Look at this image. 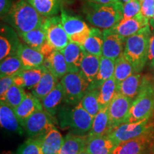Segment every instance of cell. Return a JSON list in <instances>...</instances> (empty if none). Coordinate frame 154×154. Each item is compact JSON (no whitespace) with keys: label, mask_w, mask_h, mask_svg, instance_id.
I'll use <instances>...</instances> for the list:
<instances>
[{"label":"cell","mask_w":154,"mask_h":154,"mask_svg":"<svg viewBox=\"0 0 154 154\" xmlns=\"http://www.w3.org/2000/svg\"><path fill=\"white\" fill-rule=\"evenodd\" d=\"M44 19L26 0L17 2L8 14L3 17V20L8 23L19 36L41 27Z\"/></svg>","instance_id":"1"},{"label":"cell","mask_w":154,"mask_h":154,"mask_svg":"<svg viewBox=\"0 0 154 154\" xmlns=\"http://www.w3.org/2000/svg\"><path fill=\"white\" fill-rule=\"evenodd\" d=\"M123 4L121 1L110 4L86 2L83 11L90 24L104 30L112 29L122 20Z\"/></svg>","instance_id":"2"},{"label":"cell","mask_w":154,"mask_h":154,"mask_svg":"<svg viewBox=\"0 0 154 154\" xmlns=\"http://www.w3.org/2000/svg\"><path fill=\"white\" fill-rule=\"evenodd\" d=\"M151 35V29L149 24L126 40L124 54L136 73L141 72L148 62Z\"/></svg>","instance_id":"3"},{"label":"cell","mask_w":154,"mask_h":154,"mask_svg":"<svg viewBox=\"0 0 154 154\" xmlns=\"http://www.w3.org/2000/svg\"><path fill=\"white\" fill-rule=\"evenodd\" d=\"M57 116L61 128L69 129L72 134L87 136L92 128L94 117L79 103L60 108Z\"/></svg>","instance_id":"4"},{"label":"cell","mask_w":154,"mask_h":154,"mask_svg":"<svg viewBox=\"0 0 154 154\" xmlns=\"http://www.w3.org/2000/svg\"><path fill=\"white\" fill-rule=\"evenodd\" d=\"M154 113V82L149 75L143 76L139 94L133 101L126 123H135L150 119Z\"/></svg>","instance_id":"5"},{"label":"cell","mask_w":154,"mask_h":154,"mask_svg":"<svg viewBox=\"0 0 154 154\" xmlns=\"http://www.w3.org/2000/svg\"><path fill=\"white\" fill-rule=\"evenodd\" d=\"M63 91V102L67 106H76L88 91L89 82L82 73L69 72L60 80Z\"/></svg>","instance_id":"6"},{"label":"cell","mask_w":154,"mask_h":154,"mask_svg":"<svg viewBox=\"0 0 154 154\" xmlns=\"http://www.w3.org/2000/svg\"><path fill=\"white\" fill-rule=\"evenodd\" d=\"M153 126L150 119L135 123H124L119 126L107 135L116 146L123 142L139 138L144 135L152 134Z\"/></svg>","instance_id":"7"},{"label":"cell","mask_w":154,"mask_h":154,"mask_svg":"<svg viewBox=\"0 0 154 154\" xmlns=\"http://www.w3.org/2000/svg\"><path fill=\"white\" fill-rule=\"evenodd\" d=\"M47 40L55 50H61L68 45L70 39L61 23V17H44L43 24Z\"/></svg>","instance_id":"8"},{"label":"cell","mask_w":154,"mask_h":154,"mask_svg":"<svg viewBox=\"0 0 154 154\" xmlns=\"http://www.w3.org/2000/svg\"><path fill=\"white\" fill-rule=\"evenodd\" d=\"M61 19L70 42L82 47L89 36L91 29L79 17L69 14L63 9L61 11Z\"/></svg>","instance_id":"9"},{"label":"cell","mask_w":154,"mask_h":154,"mask_svg":"<svg viewBox=\"0 0 154 154\" xmlns=\"http://www.w3.org/2000/svg\"><path fill=\"white\" fill-rule=\"evenodd\" d=\"M134 100L120 93L116 94L108 107L109 116V133L122 124L128 119Z\"/></svg>","instance_id":"10"},{"label":"cell","mask_w":154,"mask_h":154,"mask_svg":"<svg viewBox=\"0 0 154 154\" xmlns=\"http://www.w3.org/2000/svg\"><path fill=\"white\" fill-rule=\"evenodd\" d=\"M22 126L30 138L40 137L55 127L52 118L44 109L28 117L24 121Z\"/></svg>","instance_id":"11"},{"label":"cell","mask_w":154,"mask_h":154,"mask_svg":"<svg viewBox=\"0 0 154 154\" xmlns=\"http://www.w3.org/2000/svg\"><path fill=\"white\" fill-rule=\"evenodd\" d=\"M103 57L116 61L124 54L126 38L116 33L112 29L103 30Z\"/></svg>","instance_id":"12"},{"label":"cell","mask_w":154,"mask_h":154,"mask_svg":"<svg viewBox=\"0 0 154 154\" xmlns=\"http://www.w3.org/2000/svg\"><path fill=\"white\" fill-rule=\"evenodd\" d=\"M19 34L12 27L4 24L1 26L0 34V59L4 60L9 56L17 54L21 42Z\"/></svg>","instance_id":"13"},{"label":"cell","mask_w":154,"mask_h":154,"mask_svg":"<svg viewBox=\"0 0 154 154\" xmlns=\"http://www.w3.org/2000/svg\"><path fill=\"white\" fill-rule=\"evenodd\" d=\"M148 18L143 16L141 11L136 17L131 19H122L112 29L123 38H126L136 34L138 31L149 24Z\"/></svg>","instance_id":"14"},{"label":"cell","mask_w":154,"mask_h":154,"mask_svg":"<svg viewBox=\"0 0 154 154\" xmlns=\"http://www.w3.org/2000/svg\"><path fill=\"white\" fill-rule=\"evenodd\" d=\"M153 138L152 134L123 142L116 146L111 154H143Z\"/></svg>","instance_id":"15"},{"label":"cell","mask_w":154,"mask_h":154,"mask_svg":"<svg viewBox=\"0 0 154 154\" xmlns=\"http://www.w3.org/2000/svg\"><path fill=\"white\" fill-rule=\"evenodd\" d=\"M0 124L2 128L9 131L19 135L24 134V129L15 113L14 109L3 101H0Z\"/></svg>","instance_id":"16"},{"label":"cell","mask_w":154,"mask_h":154,"mask_svg":"<svg viewBox=\"0 0 154 154\" xmlns=\"http://www.w3.org/2000/svg\"><path fill=\"white\" fill-rule=\"evenodd\" d=\"M17 54L22 61L24 69L41 66L44 65L46 59L39 51L22 43L19 45Z\"/></svg>","instance_id":"17"},{"label":"cell","mask_w":154,"mask_h":154,"mask_svg":"<svg viewBox=\"0 0 154 154\" xmlns=\"http://www.w3.org/2000/svg\"><path fill=\"white\" fill-rule=\"evenodd\" d=\"M46 67L44 65L36 68L24 69L14 76V84L27 89H33L43 76Z\"/></svg>","instance_id":"18"},{"label":"cell","mask_w":154,"mask_h":154,"mask_svg":"<svg viewBox=\"0 0 154 154\" xmlns=\"http://www.w3.org/2000/svg\"><path fill=\"white\" fill-rule=\"evenodd\" d=\"M60 51L66 59L69 72H80L81 64L86 52L82 46L70 42L66 47Z\"/></svg>","instance_id":"19"},{"label":"cell","mask_w":154,"mask_h":154,"mask_svg":"<svg viewBox=\"0 0 154 154\" xmlns=\"http://www.w3.org/2000/svg\"><path fill=\"white\" fill-rule=\"evenodd\" d=\"M44 66L59 79L69 72L66 61L60 50H54L49 57L46 58Z\"/></svg>","instance_id":"20"},{"label":"cell","mask_w":154,"mask_h":154,"mask_svg":"<svg viewBox=\"0 0 154 154\" xmlns=\"http://www.w3.org/2000/svg\"><path fill=\"white\" fill-rule=\"evenodd\" d=\"M42 102L32 93H26L22 103L14 109L15 113L22 125L28 117L36 111L43 110Z\"/></svg>","instance_id":"21"},{"label":"cell","mask_w":154,"mask_h":154,"mask_svg":"<svg viewBox=\"0 0 154 154\" xmlns=\"http://www.w3.org/2000/svg\"><path fill=\"white\" fill-rule=\"evenodd\" d=\"M43 154H58L62 147L64 138L56 127L40 136Z\"/></svg>","instance_id":"22"},{"label":"cell","mask_w":154,"mask_h":154,"mask_svg":"<svg viewBox=\"0 0 154 154\" xmlns=\"http://www.w3.org/2000/svg\"><path fill=\"white\" fill-rule=\"evenodd\" d=\"M63 101V91L61 83L59 82L50 93L41 100L44 110L51 118L57 114L60 104Z\"/></svg>","instance_id":"23"},{"label":"cell","mask_w":154,"mask_h":154,"mask_svg":"<svg viewBox=\"0 0 154 154\" xmlns=\"http://www.w3.org/2000/svg\"><path fill=\"white\" fill-rule=\"evenodd\" d=\"M143 76L140 73H134L118 85V92L134 100L139 94L143 84Z\"/></svg>","instance_id":"24"},{"label":"cell","mask_w":154,"mask_h":154,"mask_svg":"<svg viewBox=\"0 0 154 154\" xmlns=\"http://www.w3.org/2000/svg\"><path fill=\"white\" fill-rule=\"evenodd\" d=\"M109 116L108 107L102 109L94 117L93 124L90 132L87 135L88 139L99 136H106L109 134Z\"/></svg>","instance_id":"25"},{"label":"cell","mask_w":154,"mask_h":154,"mask_svg":"<svg viewBox=\"0 0 154 154\" xmlns=\"http://www.w3.org/2000/svg\"><path fill=\"white\" fill-rule=\"evenodd\" d=\"M87 141V136H79L69 133L58 154H79L85 151Z\"/></svg>","instance_id":"26"},{"label":"cell","mask_w":154,"mask_h":154,"mask_svg":"<svg viewBox=\"0 0 154 154\" xmlns=\"http://www.w3.org/2000/svg\"><path fill=\"white\" fill-rule=\"evenodd\" d=\"M115 147L116 144L106 135L88 139L85 151L90 154H111Z\"/></svg>","instance_id":"27"},{"label":"cell","mask_w":154,"mask_h":154,"mask_svg":"<svg viewBox=\"0 0 154 154\" xmlns=\"http://www.w3.org/2000/svg\"><path fill=\"white\" fill-rule=\"evenodd\" d=\"M114 70L115 61L102 56L100 60L99 72L94 82L88 88V91L93 89H99L106 81L113 77Z\"/></svg>","instance_id":"28"},{"label":"cell","mask_w":154,"mask_h":154,"mask_svg":"<svg viewBox=\"0 0 154 154\" xmlns=\"http://www.w3.org/2000/svg\"><path fill=\"white\" fill-rule=\"evenodd\" d=\"M59 83V79L46 68L41 80L32 89V94L40 101L47 96Z\"/></svg>","instance_id":"29"},{"label":"cell","mask_w":154,"mask_h":154,"mask_svg":"<svg viewBox=\"0 0 154 154\" xmlns=\"http://www.w3.org/2000/svg\"><path fill=\"white\" fill-rule=\"evenodd\" d=\"M101 57L85 52L84 59L81 64L80 72L89 82L90 86L94 82L99 72Z\"/></svg>","instance_id":"30"},{"label":"cell","mask_w":154,"mask_h":154,"mask_svg":"<svg viewBox=\"0 0 154 154\" xmlns=\"http://www.w3.org/2000/svg\"><path fill=\"white\" fill-rule=\"evenodd\" d=\"M103 44V31H101L99 28H92L89 36L83 44L82 47L86 52L101 57H102Z\"/></svg>","instance_id":"31"},{"label":"cell","mask_w":154,"mask_h":154,"mask_svg":"<svg viewBox=\"0 0 154 154\" xmlns=\"http://www.w3.org/2000/svg\"><path fill=\"white\" fill-rule=\"evenodd\" d=\"M118 93V84L114 77L109 79L99 88V103L101 109L109 107L116 94Z\"/></svg>","instance_id":"32"},{"label":"cell","mask_w":154,"mask_h":154,"mask_svg":"<svg viewBox=\"0 0 154 154\" xmlns=\"http://www.w3.org/2000/svg\"><path fill=\"white\" fill-rule=\"evenodd\" d=\"M24 69V66L17 54L11 55L1 61L0 76H15Z\"/></svg>","instance_id":"33"},{"label":"cell","mask_w":154,"mask_h":154,"mask_svg":"<svg viewBox=\"0 0 154 154\" xmlns=\"http://www.w3.org/2000/svg\"><path fill=\"white\" fill-rule=\"evenodd\" d=\"M44 17L55 16L59 12L60 3L58 0H26Z\"/></svg>","instance_id":"34"},{"label":"cell","mask_w":154,"mask_h":154,"mask_svg":"<svg viewBox=\"0 0 154 154\" xmlns=\"http://www.w3.org/2000/svg\"><path fill=\"white\" fill-rule=\"evenodd\" d=\"M26 44L40 51L43 46L47 42L46 32L43 26L36 29L19 36Z\"/></svg>","instance_id":"35"},{"label":"cell","mask_w":154,"mask_h":154,"mask_svg":"<svg viewBox=\"0 0 154 154\" xmlns=\"http://www.w3.org/2000/svg\"><path fill=\"white\" fill-rule=\"evenodd\" d=\"M134 73L136 72L134 66L126 59L124 54L121 55L119 59L115 61V70L113 77L118 85L128 77L134 74Z\"/></svg>","instance_id":"36"},{"label":"cell","mask_w":154,"mask_h":154,"mask_svg":"<svg viewBox=\"0 0 154 154\" xmlns=\"http://www.w3.org/2000/svg\"><path fill=\"white\" fill-rule=\"evenodd\" d=\"M79 104L87 112L94 117L101 110L99 103V89L88 91L81 100Z\"/></svg>","instance_id":"37"},{"label":"cell","mask_w":154,"mask_h":154,"mask_svg":"<svg viewBox=\"0 0 154 154\" xmlns=\"http://www.w3.org/2000/svg\"><path fill=\"white\" fill-rule=\"evenodd\" d=\"M26 95V93L25 92L24 88L14 84L6 93L5 96L2 99H1V101L5 102L9 106L15 109L22 103Z\"/></svg>","instance_id":"38"},{"label":"cell","mask_w":154,"mask_h":154,"mask_svg":"<svg viewBox=\"0 0 154 154\" xmlns=\"http://www.w3.org/2000/svg\"><path fill=\"white\" fill-rule=\"evenodd\" d=\"M16 154H43L41 137L28 138L19 146Z\"/></svg>","instance_id":"39"},{"label":"cell","mask_w":154,"mask_h":154,"mask_svg":"<svg viewBox=\"0 0 154 154\" xmlns=\"http://www.w3.org/2000/svg\"><path fill=\"white\" fill-rule=\"evenodd\" d=\"M140 11H141V5L139 0H132L129 2L123 4V19L133 18L139 14Z\"/></svg>","instance_id":"40"},{"label":"cell","mask_w":154,"mask_h":154,"mask_svg":"<svg viewBox=\"0 0 154 154\" xmlns=\"http://www.w3.org/2000/svg\"><path fill=\"white\" fill-rule=\"evenodd\" d=\"M14 84V76H2L0 79V99H2L6 93Z\"/></svg>","instance_id":"41"},{"label":"cell","mask_w":154,"mask_h":154,"mask_svg":"<svg viewBox=\"0 0 154 154\" xmlns=\"http://www.w3.org/2000/svg\"><path fill=\"white\" fill-rule=\"evenodd\" d=\"M149 24L151 29V35L150 38L149 61V66L151 69H154V19L152 18L149 20Z\"/></svg>","instance_id":"42"},{"label":"cell","mask_w":154,"mask_h":154,"mask_svg":"<svg viewBox=\"0 0 154 154\" xmlns=\"http://www.w3.org/2000/svg\"><path fill=\"white\" fill-rule=\"evenodd\" d=\"M141 13L149 19L153 18L154 14V0H144L140 2Z\"/></svg>","instance_id":"43"},{"label":"cell","mask_w":154,"mask_h":154,"mask_svg":"<svg viewBox=\"0 0 154 154\" xmlns=\"http://www.w3.org/2000/svg\"><path fill=\"white\" fill-rule=\"evenodd\" d=\"M12 0H0V15L5 17L13 7Z\"/></svg>","instance_id":"44"},{"label":"cell","mask_w":154,"mask_h":154,"mask_svg":"<svg viewBox=\"0 0 154 154\" xmlns=\"http://www.w3.org/2000/svg\"><path fill=\"white\" fill-rule=\"evenodd\" d=\"M83 1H85L86 2H94L97 4H110L117 2L119 0H83Z\"/></svg>","instance_id":"45"},{"label":"cell","mask_w":154,"mask_h":154,"mask_svg":"<svg viewBox=\"0 0 154 154\" xmlns=\"http://www.w3.org/2000/svg\"><path fill=\"white\" fill-rule=\"evenodd\" d=\"M119 1L122 2L123 3H127V2H129L131 1H132V0H119Z\"/></svg>","instance_id":"46"},{"label":"cell","mask_w":154,"mask_h":154,"mask_svg":"<svg viewBox=\"0 0 154 154\" xmlns=\"http://www.w3.org/2000/svg\"><path fill=\"white\" fill-rule=\"evenodd\" d=\"M2 154H12V153H11V152L9 151H5L3 152Z\"/></svg>","instance_id":"47"},{"label":"cell","mask_w":154,"mask_h":154,"mask_svg":"<svg viewBox=\"0 0 154 154\" xmlns=\"http://www.w3.org/2000/svg\"><path fill=\"white\" fill-rule=\"evenodd\" d=\"M79 154H90V153H88V152H86V151H84L81 152V153H79Z\"/></svg>","instance_id":"48"},{"label":"cell","mask_w":154,"mask_h":154,"mask_svg":"<svg viewBox=\"0 0 154 154\" xmlns=\"http://www.w3.org/2000/svg\"><path fill=\"white\" fill-rule=\"evenodd\" d=\"M58 1L59 2V3L60 4H62L63 2H66V0H58Z\"/></svg>","instance_id":"49"},{"label":"cell","mask_w":154,"mask_h":154,"mask_svg":"<svg viewBox=\"0 0 154 154\" xmlns=\"http://www.w3.org/2000/svg\"><path fill=\"white\" fill-rule=\"evenodd\" d=\"M153 71H154V69H153ZM153 82H154V73H153Z\"/></svg>","instance_id":"50"},{"label":"cell","mask_w":154,"mask_h":154,"mask_svg":"<svg viewBox=\"0 0 154 154\" xmlns=\"http://www.w3.org/2000/svg\"><path fill=\"white\" fill-rule=\"evenodd\" d=\"M140 2H142V1H144V0H139Z\"/></svg>","instance_id":"51"},{"label":"cell","mask_w":154,"mask_h":154,"mask_svg":"<svg viewBox=\"0 0 154 154\" xmlns=\"http://www.w3.org/2000/svg\"><path fill=\"white\" fill-rule=\"evenodd\" d=\"M153 19H154V14H153Z\"/></svg>","instance_id":"52"},{"label":"cell","mask_w":154,"mask_h":154,"mask_svg":"<svg viewBox=\"0 0 154 154\" xmlns=\"http://www.w3.org/2000/svg\"><path fill=\"white\" fill-rule=\"evenodd\" d=\"M153 154H154V152H153Z\"/></svg>","instance_id":"53"}]
</instances>
